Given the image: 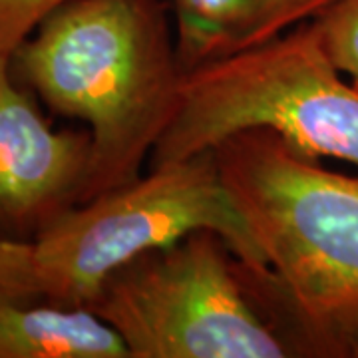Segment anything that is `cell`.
Here are the masks:
<instances>
[{"label":"cell","instance_id":"1","mask_svg":"<svg viewBox=\"0 0 358 358\" xmlns=\"http://www.w3.org/2000/svg\"><path fill=\"white\" fill-rule=\"evenodd\" d=\"M169 13L166 0H70L14 52L44 103L92 134L80 203L140 178L178 112L185 72Z\"/></svg>","mask_w":358,"mask_h":358},{"label":"cell","instance_id":"2","mask_svg":"<svg viewBox=\"0 0 358 358\" xmlns=\"http://www.w3.org/2000/svg\"><path fill=\"white\" fill-rule=\"evenodd\" d=\"M219 173L315 357L343 358L358 320V178L331 171L267 128L213 148Z\"/></svg>","mask_w":358,"mask_h":358},{"label":"cell","instance_id":"3","mask_svg":"<svg viewBox=\"0 0 358 358\" xmlns=\"http://www.w3.org/2000/svg\"><path fill=\"white\" fill-rule=\"evenodd\" d=\"M253 128L277 131L315 159L333 157L358 169V86L333 64L313 20L187 72L150 167L209 152Z\"/></svg>","mask_w":358,"mask_h":358},{"label":"cell","instance_id":"4","mask_svg":"<svg viewBox=\"0 0 358 358\" xmlns=\"http://www.w3.org/2000/svg\"><path fill=\"white\" fill-rule=\"evenodd\" d=\"M129 358H293L249 267L215 231H195L114 268L86 305Z\"/></svg>","mask_w":358,"mask_h":358},{"label":"cell","instance_id":"5","mask_svg":"<svg viewBox=\"0 0 358 358\" xmlns=\"http://www.w3.org/2000/svg\"><path fill=\"white\" fill-rule=\"evenodd\" d=\"M215 231L249 267L268 265L219 173L213 150L68 209L32 241L42 301L84 307L120 265L195 231Z\"/></svg>","mask_w":358,"mask_h":358},{"label":"cell","instance_id":"6","mask_svg":"<svg viewBox=\"0 0 358 358\" xmlns=\"http://www.w3.org/2000/svg\"><path fill=\"white\" fill-rule=\"evenodd\" d=\"M0 56V237L34 241L76 207L92 162L90 129H52Z\"/></svg>","mask_w":358,"mask_h":358},{"label":"cell","instance_id":"7","mask_svg":"<svg viewBox=\"0 0 358 358\" xmlns=\"http://www.w3.org/2000/svg\"><path fill=\"white\" fill-rule=\"evenodd\" d=\"M333 0H169L183 72L259 48Z\"/></svg>","mask_w":358,"mask_h":358},{"label":"cell","instance_id":"8","mask_svg":"<svg viewBox=\"0 0 358 358\" xmlns=\"http://www.w3.org/2000/svg\"><path fill=\"white\" fill-rule=\"evenodd\" d=\"M0 358H129L114 329L84 307L0 308Z\"/></svg>","mask_w":358,"mask_h":358},{"label":"cell","instance_id":"9","mask_svg":"<svg viewBox=\"0 0 358 358\" xmlns=\"http://www.w3.org/2000/svg\"><path fill=\"white\" fill-rule=\"evenodd\" d=\"M313 24L333 64L358 86V0H333Z\"/></svg>","mask_w":358,"mask_h":358},{"label":"cell","instance_id":"10","mask_svg":"<svg viewBox=\"0 0 358 358\" xmlns=\"http://www.w3.org/2000/svg\"><path fill=\"white\" fill-rule=\"evenodd\" d=\"M44 303L34 243L0 237V308Z\"/></svg>","mask_w":358,"mask_h":358},{"label":"cell","instance_id":"11","mask_svg":"<svg viewBox=\"0 0 358 358\" xmlns=\"http://www.w3.org/2000/svg\"><path fill=\"white\" fill-rule=\"evenodd\" d=\"M70 0H0V56L13 60L32 32Z\"/></svg>","mask_w":358,"mask_h":358},{"label":"cell","instance_id":"12","mask_svg":"<svg viewBox=\"0 0 358 358\" xmlns=\"http://www.w3.org/2000/svg\"><path fill=\"white\" fill-rule=\"evenodd\" d=\"M343 358H358V320L355 322V327L345 334Z\"/></svg>","mask_w":358,"mask_h":358}]
</instances>
